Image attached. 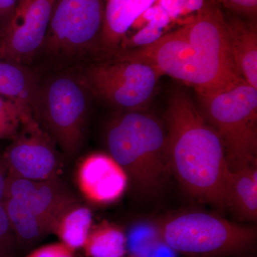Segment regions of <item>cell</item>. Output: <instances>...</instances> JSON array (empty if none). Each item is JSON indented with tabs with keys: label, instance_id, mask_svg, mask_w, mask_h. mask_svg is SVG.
I'll list each match as a JSON object with an SVG mask.
<instances>
[{
	"label": "cell",
	"instance_id": "cell-1",
	"mask_svg": "<svg viewBox=\"0 0 257 257\" xmlns=\"http://www.w3.org/2000/svg\"><path fill=\"white\" fill-rule=\"evenodd\" d=\"M114 59L149 64L198 94L225 90L243 82L230 48L226 20L207 2L183 26L145 46L117 52Z\"/></svg>",
	"mask_w": 257,
	"mask_h": 257
},
{
	"label": "cell",
	"instance_id": "cell-2",
	"mask_svg": "<svg viewBox=\"0 0 257 257\" xmlns=\"http://www.w3.org/2000/svg\"><path fill=\"white\" fill-rule=\"evenodd\" d=\"M165 116L170 171L193 197L225 208L230 168L219 134L182 89L171 94Z\"/></svg>",
	"mask_w": 257,
	"mask_h": 257
},
{
	"label": "cell",
	"instance_id": "cell-3",
	"mask_svg": "<svg viewBox=\"0 0 257 257\" xmlns=\"http://www.w3.org/2000/svg\"><path fill=\"white\" fill-rule=\"evenodd\" d=\"M109 155L124 171L135 192L152 195L160 192L170 172L167 133L146 110L121 111L106 130Z\"/></svg>",
	"mask_w": 257,
	"mask_h": 257
},
{
	"label": "cell",
	"instance_id": "cell-4",
	"mask_svg": "<svg viewBox=\"0 0 257 257\" xmlns=\"http://www.w3.org/2000/svg\"><path fill=\"white\" fill-rule=\"evenodd\" d=\"M161 241L172 251L191 257H221L249 249L256 230L204 211L169 216L156 226Z\"/></svg>",
	"mask_w": 257,
	"mask_h": 257
},
{
	"label": "cell",
	"instance_id": "cell-5",
	"mask_svg": "<svg viewBox=\"0 0 257 257\" xmlns=\"http://www.w3.org/2000/svg\"><path fill=\"white\" fill-rule=\"evenodd\" d=\"M198 96L201 112L222 140L230 170L256 165L257 89L243 81Z\"/></svg>",
	"mask_w": 257,
	"mask_h": 257
},
{
	"label": "cell",
	"instance_id": "cell-6",
	"mask_svg": "<svg viewBox=\"0 0 257 257\" xmlns=\"http://www.w3.org/2000/svg\"><path fill=\"white\" fill-rule=\"evenodd\" d=\"M89 94L80 75L69 73L57 74L40 88L34 116L68 155H75L82 146Z\"/></svg>",
	"mask_w": 257,
	"mask_h": 257
},
{
	"label": "cell",
	"instance_id": "cell-7",
	"mask_svg": "<svg viewBox=\"0 0 257 257\" xmlns=\"http://www.w3.org/2000/svg\"><path fill=\"white\" fill-rule=\"evenodd\" d=\"M79 75L90 93L121 111L145 110L162 76L149 64L116 59L89 66Z\"/></svg>",
	"mask_w": 257,
	"mask_h": 257
},
{
	"label": "cell",
	"instance_id": "cell-8",
	"mask_svg": "<svg viewBox=\"0 0 257 257\" xmlns=\"http://www.w3.org/2000/svg\"><path fill=\"white\" fill-rule=\"evenodd\" d=\"M106 0H55L42 50L64 58L99 50Z\"/></svg>",
	"mask_w": 257,
	"mask_h": 257
},
{
	"label": "cell",
	"instance_id": "cell-9",
	"mask_svg": "<svg viewBox=\"0 0 257 257\" xmlns=\"http://www.w3.org/2000/svg\"><path fill=\"white\" fill-rule=\"evenodd\" d=\"M3 157L8 173L30 180L57 178L62 167L56 143L35 116L23 123Z\"/></svg>",
	"mask_w": 257,
	"mask_h": 257
},
{
	"label": "cell",
	"instance_id": "cell-10",
	"mask_svg": "<svg viewBox=\"0 0 257 257\" xmlns=\"http://www.w3.org/2000/svg\"><path fill=\"white\" fill-rule=\"evenodd\" d=\"M55 0H19L0 35V60L25 65L42 50Z\"/></svg>",
	"mask_w": 257,
	"mask_h": 257
},
{
	"label": "cell",
	"instance_id": "cell-11",
	"mask_svg": "<svg viewBox=\"0 0 257 257\" xmlns=\"http://www.w3.org/2000/svg\"><path fill=\"white\" fill-rule=\"evenodd\" d=\"M4 197L16 199L53 234L57 218L76 198L57 178L34 181L8 173Z\"/></svg>",
	"mask_w": 257,
	"mask_h": 257
},
{
	"label": "cell",
	"instance_id": "cell-12",
	"mask_svg": "<svg viewBox=\"0 0 257 257\" xmlns=\"http://www.w3.org/2000/svg\"><path fill=\"white\" fill-rule=\"evenodd\" d=\"M77 179L83 195L96 204L116 202L128 184L127 176L117 162L102 153L92 154L81 162Z\"/></svg>",
	"mask_w": 257,
	"mask_h": 257
},
{
	"label": "cell",
	"instance_id": "cell-13",
	"mask_svg": "<svg viewBox=\"0 0 257 257\" xmlns=\"http://www.w3.org/2000/svg\"><path fill=\"white\" fill-rule=\"evenodd\" d=\"M157 0H106L99 50L114 55L128 28Z\"/></svg>",
	"mask_w": 257,
	"mask_h": 257
},
{
	"label": "cell",
	"instance_id": "cell-14",
	"mask_svg": "<svg viewBox=\"0 0 257 257\" xmlns=\"http://www.w3.org/2000/svg\"><path fill=\"white\" fill-rule=\"evenodd\" d=\"M226 30L233 60L245 82L257 89L256 23L239 18L226 20Z\"/></svg>",
	"mask_w": 257,
	"mask_h": 257
},
{
	"label": "cell",
	"instance_id": "cell-15",
	"mask_svg": "<svg viewBox=\"0 0 257 257\" xmlns=\"http://www.w3.org/2000/svg\"><path fill=\"white\" fill-rule=\"evenodd\" d=\"M256 166L230 170L228 174L225 208L229 209L241 221H256Z\"/></svg>",
	"mask_w": 257,
	"mask_h": 257
},
{
	"label": "cell",
	"instance_id": "cell-16",
	"mask_svg": "<svg viewBox=\"0 0 257 257\" xmlns=\"http://www.w3.org/2000/svg\"><path fill=\"white\" fill-rule=\"evenodd\" d=\"M40 88L35 75L25 66L0 60V96L28 106L33 111Z\"/></svg>",
	"mask_w": 257,
	"mask_h": 257
},
{
	"label": "cell",
	"instance_id": "cell-17",
	"mask_svg": "<svg viewBox=\"0 0 257 257\" xmlns=\"http://www.w3.org/2000/svg\"><path fill=\"white\" fill-rule=\"evenodd\" d=\"M92 213L78 202L69 204L57 218L54 233L75 251L83 248L92 226Z\"/></svg>",
	"mask_w": 257,
	"mask_h": 257
},
{
	"label": "cell",
	"instance_id": "cell-18",
	"mask_svg": "<svg viewBox=\"0 0 257 257\" xmlns=\"http://www.w3.org/2000/svg\"><path fill=\"white\" fill-rule=\"evenodd\" d=\"M83 248L88 257H124L126 236L117 225L103 221L92 226Z\"/></svg>",
	"mask_w": 257,
	"mask_h": 257
},
{
	"label": "cell",
	"instance_id": "cell-19",
	"mask_svg": "<svg viewBox=\"0 0 257 257\" xmlns=\"http://www.w3.org/2000/svg\"><path fill=\"white\" fill-rule=\"evenodd\" d=\"M3 204L17 242L30 246L51 234L45 224L16 199L3 197Z\"/></svg>",
	"mask_w": 257,
	"mask_h": 257
},
{
	"label": "cell",
	"instance_id": "cell-20",
	"mask_svg": "<svg viewBox=\"0 0 257 257\" xmlns=\"http://www.w3.org/2000/svg\"><path fill=\"white\" fill-rule=\"evenodd\" d=\"M32 116L31 108L0 96V140H13L23 123Z\"/></svg>",
	"mask_w": 257,
	"mask_h": 257
},
{
	"label": "cell",
	"instance_id": "cell-21",
	"mask_svg": "<svg viewBox=\"0 0 257 257\" xmlns=\"http://www.w3.org/2000/svg\"><path fill=\"white\" fill-rule=\"evenodd\" d=\"M8 168L4 157L0 158V254L13 257L17 240L3 204Z\"/></svg>",
	"mask_w": 257,
	"mask_h": 257
},
{
	"label": "cell",
	"instance_id": "cell-22",
	"mask_svg": "<svg viewBox=\"0 0 257 257\" xmlns=\"http://www.w3.org/2000/svg\"><path fill=\"white\" fill-rule=\"evenodd\" d=\"M24 257H75L74 250L64 243H55L45 245L34 250Z\"/></svg>",
	"mask_w": 257,
	"mask_h": 257
},
{
	"label": "cell",
	"instance_id": "cell-23",
	"mask_svg": "<svg viewBox=\"0 0 257 257\" xmlns=\"http://www.w3.org/2000/svg\"><path fill=\"white\" fill-rule=\"evenodd\" d=\"M224 8L234 12L236 14L256 18L257 13V0H216Z\"/></svg>",
	"mask_w": 257,
	"mask_h": 257
},
{
	"label": "cell",
	"instance_id": "cell-24",
	"mask_svg": "<svg viewBox=\"0 0 257 257\" xmlns=\"http://www.w3.org/2000/svg\"><path fill=\"white\" fill-rule=\"evenodd\" d=\"M19 0H0V35L9 24Z\"/></svg>",
	"mask_w": 257,
	"mask_h": 257
},
{
	"label": "cell",
	"instance_id": "cell-25",
	"mask_svg": "<svg viewBox=\"0 0 257 257\" xmlns=\"http://www.w3.org/2000/svg\"><path fill=\"white\" fill-rule=\"evenodd\" d=\"M127 257H144V256H138V255L131 254V255H130V256H127Z\"/></svg>",
	"mask_w": 257,
	"mask_h": 257
},
{
	"label": "cell",
	"instance_id": "cell-26",
	"mask_svg": "<svg viewBox=\"0 0 257 257\" xmlns=\"http://www.w3.org/2000/svg\"><path fill=\"white\" fill-rule=\"evenodd\" d=\"M0 257H9V256H1Z\"/></svg>",
	"mask_w": 257,
	"mask_h": 257
},
{
	"label": "cell",
	"instance_id": "cell-27",
	"mask_svg": "<svg viewBox=\"0 0 257 257\" xmlns=\"http://www.w3.org/2000/svg\"><path fill=\"white\" fill-rule=\"evenodd\" d=\"M4 256V255L0 254V256Z\"/></svg>",
	"mask_w": 257,
	"mask_h": 257
}]
</instances>
